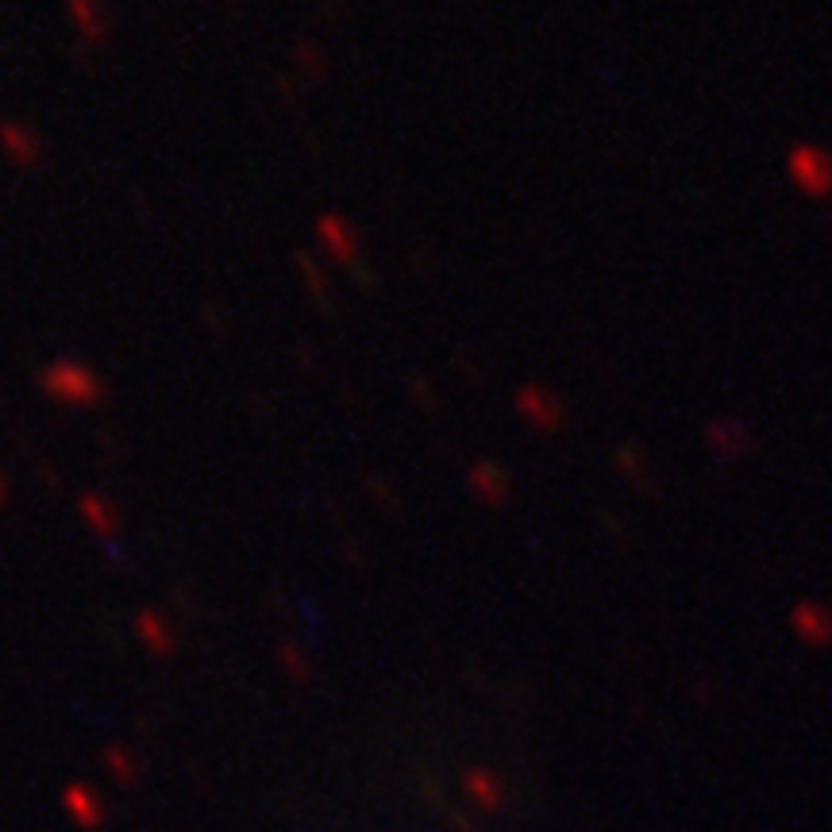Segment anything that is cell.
<instances>
[{"label":"cell","mask_w":832,"mask_h":832,"mask_svg":"<svg viewBox=\"0 0 832 832\" xmlns=\"http://www.w3.org/2000/svg\"><path fill=\"white\" fill-rule=\"evenodd\" d=\"M39 390L47 393L50 401H62V405H78V408H93L105 401V382L97 378V370L70 359L50 362L39 375Z\"/></svg>","instance_id":"cell-1"},{"label":"cell","mask_w":832,"mask_h":832,"mask_svg":"<svg viewBox=\"0 0 832 832\" xmlns=\"http://www.w3.org/2000/svg\"><path fill=\"white\" fill-rule=\"evenodd\" d=\"M317 236L320 243H324V251L332 254L335 262H343V266H352L355 254H359V231L352 228V221H343V216L328 213L324 221L317 224Z\"/></svg>","instance_id":"cell-2"},{"label":"cell","mask_w":832,"mask_h":832,"mask_svg":"<svg viewBox=\"0 0 832 832\" xmlns=\"http://www.w3.org/2000/svg\"><path fill=\"white\" fill-rule=\"evenodd\" d=\"M0 147L9 151V158L20 166H32L39 158V139L24 123H0Z\"/></svg>","instance_id":"cell-3"},{"label":"cell","mask_w":832,"mask_h":832,"mask_svg":"<svg viewBox=\"0 0 832 832\" xmlns=\"http://www.w3.org/2000/svg\"><path fill=\"white\" fill-rule=\"evenodd\" d=\"M471 490L478 494L482 501H506V494H509V482H506V474L498 471V466H490V463H478L471 471Z\"/></svg>","instance_id":"cell-4"},{"label":"cell","mask_w":832,"mask_h":832,"mask_svg":"<svg viewBox=\"0 0 832 832\" xmlns=\"http://www.w3.org/2000/svg\"><path fill=\"white\" fill-rule=\"evenodd\" d=\"M82 516H85V524H93L97 532H116V524H120V513H116V506L108 498H100V494H85V498H82Z\"/></svg>","instance_id":"cell-5"},{"label":"cell","mask_w":832,"mask_h":832,"mask_svg":"<svg viewBox=\"0 0 832 832\" xmlns=\"http://www.w3.org/2000/svg\"><path fill=\"white\" fill-rule=\"evenodd\" d=\"M0 501H4V478H0Z\"/></svg>","instance_id":"cell-6"}]
</instances>
